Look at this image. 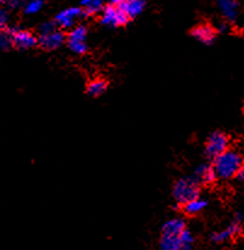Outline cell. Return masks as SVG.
I'll list each match as a JSON object with an SVG mask.
<instances>
[{
  "label": "cell",
  "mask_w": 244,
  "mask_h": 250,
  "mask_svg": "<svg viewBox=\"0 0 244 250\" xmlns=\"http://www.w3.org/2000/svg\"><path fill=\"white\" fill-rule=\"evenodd\" d=\"M109 5L119 7L129 19L139 16L146 6L145 0H109Z\"/></svg>",
  "instance_id": "obj_11"
},
{
  "label": "cell",
  "mask_w": 244,
  "mask_h": 250,
  "mask_svg": "<svg viewBox=\"0 0 244 250\" xmlns=\"http://www.w3.org/2000/svg\"><path fill=\"white\" fill-rule=\"evenodd\" d=\"M180 250H193L192 247H181Z\"/></svg>",
  "instance_id": "obj_25"
},
{
  "label": "cell",
  "mask_w": 244,
  "mask_h": 250,
  "mask_svg": "<svg viewBox=\"0 0 244 250\" xmlns=\"http://www.w3.org/2000/svg\"><path fill=\"white\" fill-rule=\"evenodd\" d=\"M9 23V14L5 9L0 6V28H6Z\"/></svg>",
  "instance_id": "obj_23"
},
{
  "label": "cell",
  "mask_w": 244,
  "mask_h": 250,
  "mask_svg": "<svg viewBox=\"0 0 244 250\" xmlns=\"http://www.w3.org/2000/svg\"><path fill=\"white\" fill-rule=\"evenodd\" d=\"M4 4H6V0H0V6H2Z\"/></svg>",
  "instance_id": "obj_26"
},
{
  "label": "cell",
  "mask_w": 244,
  "mask_h": 250,
  "mask_svg": "<svg viewBox=\"0 0 244 250\" xmlns=\"http://www.w3.org/2000/svg\"><path fill=\"white\" fill-rule=\"evenodd\" d=\"M28 0H6V5L9 9L17 10V9H23V6L26 5V2Z\"/></svg>",
  "instance_id": "obj_22"
},
{
  "label": "cell",
  "mask_w": 244,
  "mask_h": 250,
  "mask_svg": "<svg viewBox=\"0 0 244 250\" xmlns=\"http://www.w3.org/2000/svg\"><path fill=\"white\" fill-rule=\"evenodd\" d=\"M84 14L83 9L81 7H68V9H64L62 11H60L59 14L55 16V23L57 27L63 29L73 28L76 26V22L81 19Z\"/></svg>",
  "instance_id": "obj_9"
},
{
  "label": "cell",
  "mask_w": 244,
  "mask_h": 250,
  "mask_svg": "<svg viewBox=\"0 0 244 250\" xmlns=\"http://www.w3.org/2000/svg\"><path fill=\"white\" fill-rule=\"evenodd\" d=\"M44 6V0H28L26 5L23 6V12L28 16L36 15L43 9Z\"/></svg>",
  "instance_id": "obj_18"
},
{
  "label": "cell",
  "mask_w": 244,
  "mask_h": 250,
  "mask_svg": "<svg viewBox=\"0 0 244 250\" xmlns=\"http://www.w3.org/2000/svg\"><path fill=\"white\" fill-rule=\"evenodd\" d=\"M237 177H238V180H241V181H244V163H243V166L241 167L240 171H238Z\"/></svg>",
  "instance_id": "obj_24"
},
{
  "label": "cell",
  "mask_w": 244,
  "mask_h": 250,
  "mask_svg": "<svg viewBox=\"0 0 244 250\" xmlns=\"http://www.w3.org/2000/svg\"><path fill=\"white\" fill-rule=\"evenodd\" d=\"M12 45L20 50H29L38 44V38L28 29L21 27H9Z\"/></svg>",
  "instance_id": "obj_6"
},
{
  "label": "cell",
  "mask_w": 244,
  "mask_h": 250,
  "mask_svg": "<svg viewBox=\"0 0 244 250\" xmlns=\"http://www.w3.org/2000/svg\"><path fill=\"white\" fill-rule=\"evenodd\" d=\"M129 17L119 7L108 5L104 7L101 12V23L109 28H117V27L124 26L128 23Z\"/></svg>",
  "instance_id": "obj_7"
},
{
  "label": "cell",
  "mask_w": 244,
  "mask_h": 250,
  "mask_svg": "<svg viewBox=\"0 0 244 250\" xmlns=\"http://www.w3.org/2000/svg\"><path fill=\"white\" fill-rule=\"evenodd\" d=\"M216 6L227 21L233 22L237 20L240 14V5L237 0H215Z\"/></svg>",
  "instance_id": "obj_12"
},
{
  "label": "cell",
  "mask_w": 244,
  "mask_h": 250,
  "mask_svg": "<svg viewBox=\"0 0 244 250\" xmlns=\"http://www.w3.org/2000/svg\"><path fill=\"white\" fill-rule=\"evenodd\" d=\"M216 179H218V176H216L214 166L204 163L196 169V180L199 184H211Z\"/></svg>",
  "instance_id": "obj_14"
},
{
  "label": "cell",
  "mask_w": 244,
  "mask_h": 250,
  "mask_svg": "<svg viewBox=\"0 0 244 250\" xmlns=\"http://www.w3.org/2000/svg\"><path fill=\"white\" fill-rule=\"evenodd\" d=\"M181 241V247H192L193 242H195V238H193V234L188 231L187 229H185L183 231L180 236Z\"/></svg>",
  "instance_id": "obj_20"
},
{
  "label": "cell",
  "mask_w": 244,
  "mask_h": 250,
  "mask_svg": "<svg viewBox=\"0 0 244 250\" xmlns=\"http://www.w3.org/2000/svg\"><path fill=\"white\" fill-rule=\"evenodd\" d=\"M186 229V222L183 217H173L164 222L162 226L159 249L161 250H180V236Z\"/></svg>",
  "instance_id": "obj_2"
},
{
  "label": "cell",
  "mask_w": 244,
  "mask_h": 250,
  "mask_svg": "<svg viewBox=\"0 0 244 250\" xmlns=\"http://www.w3.org/2000/svg\"><path fill=\"white\" fill-rule=\"evenodd\" d=\"M64 42H66V36L63 32L57 28L50 33L39 34L38 37V45L41 49L48 50V51L59 49L64 44Z\"/></svg>",
  "instance_id": "obj_10"
},
{
  "label": "cell",
  "mask_w": 244,
  "mask_h": 250,
  "mask_svg": "<svg viewBox=\"0 0 244 250\" xmlns=\"http://www.w3.org/2000/svg\"><path fill=\"white\" fill-rule=\"evenodd\" d=\"M107 90V82L103 79H94L88 84L86 92L91 97H99L103 95Z\"/></svg>",
  "instance_id": "obj_17"
},
{
  "label": "cell",
  "mask_w": 244,
  "mask_h": 250,
  "mask_svg": "<svg viewBox=\"0 0 244 250\" xmlns=\"http://www.w3.org/2000/svg\"><path fill=\"white\" fill-rule=\"evenodd\" d=\"M244 163V157L237 149H230L214 159V169L216 176L221 180H230L237 176L241 167Z\"/></svg>",
  "instance_id": "obj_1"
},
{
  "label": "cell",
  "mask_w": 244,
  "mask_h": 250,
  "mask_svg": "<svg viewBox=\"0 0 244 250\" xmlns=\"http://www.w3.org/2000/svg\"><path fill=\"white\" fill-rule=\"evenodd\" d=\"M57 28L56 23L55 22H43V23L39 26V34H45V33H50V32L55 31Z\"/></svg>",
  "instance_id": "obj_21"
},
{
  "label": "cell",
  "mask_w": 244,
  "mask_h": 250,
  "mask_svg": "<svg viewBox=\"0 0 244 250\" xmlns=\"http://www.w3.org/2000/svg\"><path fill=\"white\" fill-rule=\"evenodd\" d=\"M241 231H242V216L237 214L226 229L211 233L210 239L214 243H225V242L230 241L233 237L240 234Z\"/></svg>",
  "instance_id": "obj_8"
},
{
  "label": "cell",
  "mask_w": 244,
  "mask_h": 250,
  "mask_svg": "<svg viewBox=\"0 0 244 250\" xmlns=\"http://www.w3.org/2000/svg\"><path fill=\"white\" fill-rule=\"evenodd\" d=\"M206 207H208V201L205 198H203V197L199 196L197 198L192 199V201L187 202L186 204H183V209L186 214L192 216V215H197L203 211Z\"/></svg>",
  "instance_id": "obj_15"
},
{
  "label": "cell",
  "mask_w": 244,
  "mask_h": 250,
  "mask_svg": "<svg viewBox=\"0 0 244 250\" xmlns=\"http://www.w3.org/2000/svg\"><path fill=\"white\" fill-rule=\"evenodd\" d=\"M86 38H88L86 27L83 26V24L74 26L68 33V36H67V42H68L69 49L77 55H84L88 51Z\"/></svg>",
  "instance_id": "obj_4"
},
{
  "label": "cell",
  "mask_w": 244,
  "mask_h": 250,
  "mask_svg": "<svg viewBox=\"0 0 244 250\" xmlns=\"http://www.w3.org/2000/svg\"><path fill=\"white\" fill-rule=\"evenodd\" d=\"M199 182L196 177H183L176 181L173 188L174 201L180 206H183L187 202L199 197Z\"/></svg>",
  "instance_id": "obj_3"
},
{
  "label": "cell",
  "mask_w": 244,
  "mask_h": 250,
  "mask_svg": "<svg viewBox=\"0 0 244 250\" xmlns=\"http://www.w3.org/2000/svg\"><path fill=\"white\" fill-rule=\"evenodd\" d=\"M192 36L202 44H211L215 41L216 31L209 24H201L192 31Z\"/></svg>",
  "instance_id": "obj_13"
},
{
  "label": "cell",
  "mask_w": 244,
  "mask_h": 250,
  "mask_svg": "<svg viewBox=\"0 0 244 250\" xmlns=\"http://www.w3.org/2000/svg\"><path fill=\"white\" fill-rule=\"evenodd\" d=\"M12 46L11 36H10L9 27L0 28V51H6Z\"/></svg>",
  "instance_id": "obj_19"
},
{
  "label": "cell",
  "mask_w": 244,
  "mask_h": 250,
  "mask_svg": "<svg viewBox=\"0 0 244 250\" xmlns=\"http://www.w3.org/2000/svg\"><path fill=\"white\" fill-rule=\"evenodd\" d=\"M228 137L224 132L215 131L209 135L205 144V154L208 158L215 159L228 149Z\"/></svg>",
  "instance_id": "obj_5"
},
{
  "label": "cell",
  "mask_w": 244,
  "mask_h": 250,
  "mask_svg": "<svg viewBox=\"0 0 244 250\" xmlns=\"http://www.w3.org/2000/svg\"><path fill=\"white\" fill-rule=\"evenodd\" d=\"M104 0H81V9L85 15H96L102 12Z\"/></svg>",
  "instance_id": "obj_16"
}]
</instances>
